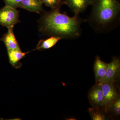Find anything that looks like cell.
<instances>
[{
    "mask_svg": "<svg viewBox=\"0 0 120 120\" xmlns=\"http://www.w3.org/2000/svg\"><path fill=\"white\" fill-rule=\"evenodd\" d=\"M61 7L52 9L42 15L39 30L45 35L58 37L62 39L79 38L81 35L80 25L82 22L79 15L70 17L66 12H61Z\"/></svg>",
    "mask_w": 120,
    "mask_h": 120,
    "instance_id": "6da1fadb",
    "label": "cell"
},
{
    "mask_svg": "<svg viewBox=\"0 0 120 120\" xmlns=\"http://www.w3.org/2000/svg\"><path fill=\"white\" fill-rule=\"evenodd\" d=\"M88 99L92 108L102 109L103 102V92L101 84L95 83L89 90Z\"/></svg>",
    "mask_w": 120,
    "mask_h": 120,
    "instance_id": "5b68a950",
    "label": "cell"
},
{
    "mask_svg": "<svg viewBox=\"0 0 120 120\" xmlns=\"http://www.w3.org/2000/svg\"><path fill=\"white\" fill-rule=\"evenodd\" d=\"M61 39H62L59 37L51 36L49 38L45 40H41L37 45V49H50Z\"/></svg>",
    "mask_w": 120,
    "mask_h": 120,
    "instance_id": "8fae6325",
    "label": "cell"
},
{
    "mask_svg": "<svg viewBox=\"0 0 120 120\" xmlns=\"http://www.w3.org/2000/svg\"><path fill=\"white\" fill-rule=\"evenodd\" d=\"M9 62L12 65H17L20 61L25 56L27 53L23 52L20 49L8 50Z\"/></svg>",
    "mask_w": 120,
    "mask_h": 120,
    "instance_id": "7c38bea8",
    "label": "cell"
},
{
    "mask_svg": "<svg viewBox=\"0 0 120 120\" xmlns=\"http://www.w3.org/2000/svg\"><path fill=\"white\" fill-rule=\"evenodd\" d=\"M101 109H96L92 108L89 109V112L93 120H107L106 116L103 113L102 111L100 110Z\"/></svg>",
    "mask_w": 120,
    "mask_h": 120,
    "instance_id": "4fadbf2b",
    "label": "cell"
},
{
    "mask_svg": "<svg viewBox=\"0 0 120 120\" xmlns=\"http://www.w3.org/2000/svg\"><path fill=\"white\" fill-rule=\"evenodd\" d=\"M41 2L52 9L65 4L64 0H41Z\"/></svg>",
    "mask_w": 120,
    "mask_h": 120,
    "instance_id": "5bb4252c",
    "label": "cell"
},
{
    "mask_svg": "<svg viewBox=\"0 0 120 120\" xmlns=\"http://www.w3.org/2000/svg\"><path fill=\"white\" fill-rule=\"evenodd\" d=\"M43 4L38 0H22V8L39 13L43 11Z\"/></svg>",
    "mask_w": 120,
    "mask_h": 120,
    "instance_id": "30bf717a",
    "label": "cell"
},
{
    "mask_svg": "<svg viewBox=\"0 0 120 120\" xmlns=\"http://www.w3.org/2000/svg\"><path fill=\"white\" fill-rule=\"evenodd\" d=\"M75 15H79L84 11L90 5H92L94 0H64Z\"/></svg>",
    "mask_w": 120,
    "mask_h": 120,
    "instance_id": "52a82bcc",
    "label": "cell"
},
{
    "mask_svg": "<svg viewBox=\"0 0 120 120\" xmlns=\"http://www.w3.org/2000/svg\"><path fill=\"white\" fill-rule=\"evenodd\" d=\"M112 109L114 113L116 116H120V98L118 97L110 108V110Z\"/></svg>",
    "mask_w": 120,
    "mask_h": 120,
    "instance_id": "9a60e30c",
    "label": "cell"
},
{
    "mask_svg": "<svg viewBox=\"0 0 120 120\" xmlns=\"http://www.w3.org/2000/svg\"><path fill=\"white\" fill-rule=\"evenodd\" d=\"M120 60L116 57H113L111 62L108 64L107 71L104 77L98 83L116 81V79L120 74Z\"/></svg>",
    "mask_w": 120,
    "mask_h": 120,
    "instance_id": "8992f818",
    "label": "cell"
},
{
    "mask_svg": "<svg viewBox=\"0 0 120 120\" xmlns=\"http://www.w3.org/2000/svg\"><path fill=\"white\" fill-rule=\"evenodd\" d=\"M91 5V13L87 21L97 31L108 30L119 19L118 0H94Z\"/></svg>",
    "mask_w": 120,
    "mask_h": 120,
    "instance_id": "7a4b0ae2",
    "label": "cell"
},
{
    "mask_svg": "<svg viewBox=\"0 0 120 120\" xmlns=\"http://www.w3.org/2000/svg\"><path fill=\"white\" fill-rule=\"evenodd\" d=\"M116 81L104 82L100 84L103 92V102L102 109L108 112L112 104L120 97L119 90Z\"/></svg>",
    "mask_w": 120,
    "mask_h": 120,
    "instance_id": "3957f363",
    "label": "cell"
},
{
    "mask_svg": "<svg viewBox=\"0 0 120 120\" xmlns=\"http://www.w3.org/2000/svg\"><path fill=\"white\" fill-rule=\"evenodd\" d=\"M0 41H1V38H0Z\"/></svg>",
    "mask_w": 120,
    "mask_h": 120,
    "instance_id": "ac0fdd59",
    "label": "cell"
},
{
    "mask_svg": "<svg viewBox=\"0 0 120 120\" xmlns=\"http://www.w3.org/2000/svg\"><path fill=\"white\" fill-rule=\"evenodd\" d=\"M38 0L39 1H41V0Z\"/></svg>",
    "mask_w": 120,
    "mask_h": 120,
    "instance_id": "e0dca14e",
    "label": "cell"
},
{
    "mask_svg": "<svg viewBox=\"0 0 120 120\" xmlns=\"http://www.w3.org/2000/svg\"><path fill=\"white\" fill-rule=\"evenodd\" d=\"M22 0H4L6 6H10L15 8H21Z\"/></svg>",
    "mask_w": 120,
    "mask_h": 120,
    "instance_id": "2e32d148",
    "label": "cell"
},
{
    "mask_svg": "<svg viewBox=\"0 0 120 120\" xmlns=\"http://www.w3.org/2000/svg\"><path fill=\"white\" fill-rule=\"evenodd\" d=\"M19 12L16 8L6 6L0 9V24L8 28H14L19 22Z\"/></svg>",
    "mask_w": 120,
    "mask_h": 120,
    "instance_id": "277c9868",
    "label": "cell"
},
{
    "mask_svg": "<svg viewBox=\"0 0 120 120\" xmlns=\"http://www.w3.org/2000/svg\"><path fill=\"white\" fill-rule=\"evenodd\" d=\"M8 32L5 34L1 41L4 42L7 50L20 49L13 32V28H9Z\"/></svg>",
    "mask_w": 120,
    "mask_h": 120,
    "instance_id": "9c48e42d",
    "label": "cell"
},
{
    "mask_svg": "<svg viewBox=\"0 0 120 120\" xmlns=\"http://www.w3.org/2000/svg\"><path fill=\"white\" fill-rule=\"evenodd\" d=\"M108 64L102 61L99 56H96L94 65L96 83H98L104 77L107 71Z\"/></svg>",
    "mask_w": 120,
    "mask_h": 120,
    "instance_id": "ba28073f",
    "label": "cell"
}]
</instances>
